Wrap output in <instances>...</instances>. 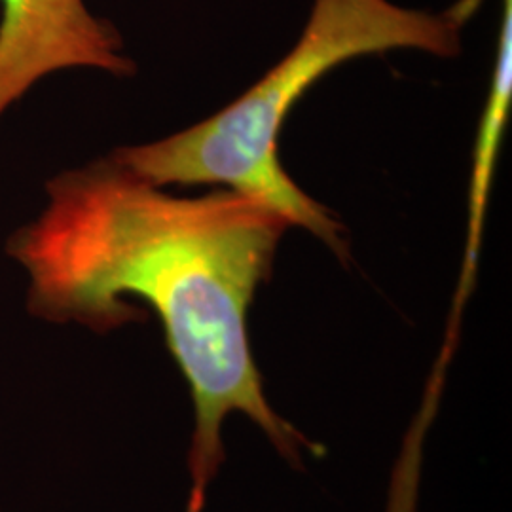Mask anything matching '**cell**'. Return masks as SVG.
Returning a JSON list of instances; mask_svg holds the SVG:
<instances>
[{
	"label": "cell",
	"mask_w": 512,
	"mask_h": 512,
	"mask_svg": "<svg viewBox=\"0 0 512 512\" xmlns=\"http://www.w3.org/2000/svg\"><path fill=\"white\" fill-rule=\"evenodd\" d=\"M46 190L50 205L8 243L31 277L29 310L97 332L141 319L124 296L156 311L194 403L186 512L205 509L230 414L256 423L291 463L306 448L321 456L272 408L249 336L251 304L289 220L234 188L167 194L114 156L61 173Z\"/></svg>",
	"instance_id": "6da1fadb"
},
{
	"label": "cell",
	"mask_w": 512,
	"mask_h": 512,
	"mask_svg": "<svg viewBox=\"0 0 512 512\" xmlns=\"http://www.w3.org/2000/svg\"><path fill=\"white\" fill-rule=\"evenodd\" d=\"M480 4L459 0L431 14L391 0H315L293 50L236 101L192 128L156 143L116 148L112 156L156 186L215 184L249 194L344 258V226L281 165L279 137L289 114L349 59L391 50L458 57L463 29Z\"/></svg>",
	"instance_id": "7a4b0ae2"
},
{
	"label": "cell",
	"mask_w": 512,
	"mask_h": 512,
	"mask_svg": "<svg viewBox=\"0 0 512 512\" xmlns=\"http://www.w3.org/2000/svg\"><path fill=\"white\" fill-rule=\"evenodd\" d=\"M0 114L46 74L90 67L131 76L114 25L92 16L84 0H0Z\"/></svg>",
	"instance_id": "3957f363"
}]
</instances>
